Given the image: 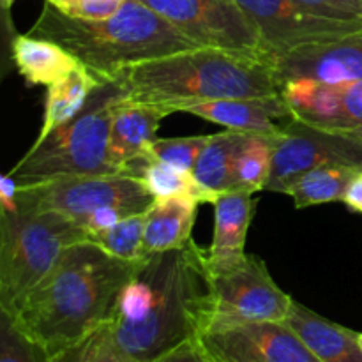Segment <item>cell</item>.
<instances>
[{
	"instance_id": "18",
	"label": "cell",
	"mask_w": 362,
	"mask_h": 362,
	"mask_svg": "<svg viewBox=\"0 0 362 362\" xmlns=\"http://www.w3.org/2000/svg\"><path fill=\"white\" fill-rule=\"evenodd\" d=\"M285 322L320 362H362L359 332L320 317L297 300L292 303Z\"/></svg>"
},
{
	"instance_id": "1",
	"label": "cell",
	"mask_w": 362,
	"mask_h": 362,
	"mask_svg": "<svg viewBox=\"0 0 362 362\" xmlns=\"http://www.w3.org/2000/svg\"><path fill=\"white\" fill-rule=\"evenodd\" d=\"M211 303L207 251L191 239L182 247L145 255L138 262L108 327L126 356L154 362L198 339L211 320Z\"/></svg>"
},
{
	"instance_id": "10",
	"label": "cell",
	"mask_w": 362,
	"mask_h": 362,
	"mask_svg": "<svg viewBox=\"0 0 362 362\" xmlns=\"http://www.w3.org/2000/svg\"><path fill=\"white\" fill-rule=\"evenodd\" d=\"M257 27L265 60L286 55L304 46L329 42L362 28L313 14L297 0H239Z\"/></svg>"
},
{
	"instance_id": "32",
	"label": "cell",
	"mask_w": 362,
	"mask_h": 362,
	"mask_svg": "<svg viewBox=\"0 0 362 362\" xmlns=\"http://www.w3.org/2000/svg\"><path fill=\"white\" fill-rule=\"evenodd\" d=\"M154 362H214V361L204 352V349H202V346L198 345L197 339H194V341L184 343L182 346L172 350V352L159 357V359Z\"/></svg>"
},
{
	"instance_id": "28",
	"label": "cell",
	"mask_w": 362,
	"mask_h": 362,
	"mask_svg": "<svg viewBox=\"0 0 362 362\" xmlns=\"http://www.w3.org/2000/svg\"><path fill=\"white\" fill-rule=\"evenodd\" d=\"M209 136H184V138H156L148 145L145 154L152 159L173 166L177 170L191 173L194 163L200 158Z\"/></svg>"
},
{
	"instance_id": "27",
	"label": "cell",
	"mask_w": 362,
	"mask_h": 362,
	"mask_svg": "<svg viewBox=\"0 0 362 362\" xmlns=\"http://www.w3.org/2000/svg\"><path fill=\"white\" fill-rule=\"evenodd\" d=\"M46 362H136L120 350L108 324L74 343L69 349L46 357Z\"/></svg>"
},
{
	"instance_id": "22",
	"label": "cell",
	"mask_w": 362,
	"mask_h": 362,
	"mask_svg": "<svg viewBox=\"0 0 362 362\" xmlns=\"http://www.w3.org/2000/svg\"><path fill=\"white\" fill-rule=\"evenodd\" d=\"M244 134L240 131L226 129L223 133L209 134V140L197 159L193 168V177L209 194L216 197L228 193L233 187V165L235 154L243 141Z\"/></svg>"
},
{
	"instance_id": "31",
	"label": "cell",
	"mask_w": 362,
	"mask_h": 362,
	"mask_svg": "<svg viewBox=\"0 0 362 362\" xmlns=\"http://www.w3.org/2000/svg\"><path fill=\"white\" fill-rule=\"evenodd\" d=\"M313 14L343 23L362 25V0H297Z\"/></svg>"
},
{
	"instance_id": "17",
	"label": "cell",
	"mask_w": 362,
	"mask_h": 362,
	"mask_svg": "<svg viewBox=\"0 0 362 362\" xmlns=\"http://www.w3.org/2000/svg\"><path fill=\"white\" fill-rule=\"evenodd\" d=\"M214 205V235L207 250L209 267H223L246 255V239L250 232L257 202L244 191H228L212 202Z\"/></svg>"
},
{
	"instance_id": "5",
	"label": "cell",
	"mask_w": 362,
	"mask_h": 362,
	"mask_svg": "<svg viewBox=\"0 0 362 362\" xmlns=\"http://www.w3.org/2000/svg\"><path fill=\"white\" fill-rule=\"evenodd\" d=\"M124 94L120 81L99 85L73 120L35 140L7 175L18 186H35L69 177L117 173L108 163L110 127L115 103Z\"/></svg>"
},
{
	"instance_id": "36",
	"label": "cell",
	"mask_w": 362,
	"mask_h": 362,
	"mask_svg": "<svg viewBox=\"0 0 362 362\" xmlns=\"http://www.w3.org/2000/svg\"><path fill=\"white\" fill-rule=\"evenodd\" d=\"M357 339H359V345H361V349H362V332H359V336H357Z\"/></svg>"
},
{
	"instance_id": "13",
	"label": "cell",
	"mask_w": 362,
	"mask_h": 362,
	"mask_svg": "<svg viewBox=\"0 0 362 362\" xmlns=\"http://www.w3.org/2000/svg\"><path fill=\"white\" fill-rule=\"evenodd\" d=\"M281 95L293 119L308 126L332 133H346L362 126V81L288 80L281 83Z\"/></svg>"
},
{
	"instance_id": "21",
	"label": "cell",
	"mask_w": 362,
	"mask_h": 362,
	"mask_svg": "<svg viewBox=\"0 0 362 362\" xmlns=\"http://www.w3.org/2000/svg\"><path fill=\"white\" fill-rule=\"evenodd\" d=\"M101 83L105 81L99 80L95 74H92L87 67L80 64L67 76L49 85L46 92L45 119H42L37 140H42L57 127L73 120Z\"/></svg>"
},
{
	"instance_id": "23",
	"label": "cell",
	"mask_w": 362,
	"mask_h": 362,
	"mask_svg": "<svg viewBox=\"0 0 362 362\" xmlns=\"http://www.w3.org/2000/svg\"><path fill=\"white\" fill-rule=\"evenodd\" d=\"M124 173L140 180L154 198L191 197L200 204H212L214 198L194 180L193 173L182 172L173 166L144 154L124 168Z\"/></svg>"
},
{
	"instance_id": "14",
	"label": "cell",
	"mask_w": 362,
	"mask_h": 362,
	"mask_svg": "<svg viewBox=\"0 0 362 362\" xmlns=\"http://www.w3.org/2000/svg\"><path fill=\"white\" fill-rule=\"evenodd\" d=\"M269 64L281 83L288 80L320 83L362 81V28L334 41L293 49Z\"/></svg>"
},
{
	"instance_id": "9",
	"label": "cell",
	"mask_w": 362,
	"mask_h": 362,
	"mask_svg": "<svg viewBox=\"0 0 362 362\" xmlns=\"http://www.w3.org/2000/svg\"><path fill=\"white\" fill-rule=\"evenodd\" d=\"M161 14L198 48L265 60L257 27L239 0H140Z\"/></svg>"
},
{
	"instance_id": "3",
	"label": "cell",
	"mask_w": 362,
	"mask_h": 362,
	"mask_svg": "<svg viewBox=\"0 0 362 362\" xmlns=\"http://www.w3.org/2000/svg\"><path fill=\"white\" fill-rule=\"evenodd\" d=\"M27 34L66 48L101 81H120L136 64L198 48L140 0H127L115 14L103 20L66 16L46 2Z\"/></svg>"
},
{
	"instance_id": "8",
	"label": "cell",
	"mask_w": 362,
	"mask_h": 362,
	"mask_svg": "<svg viewBox=\"0 0 362 362\" xmlns=\"http://www.w3.org/2000/svg\"><path fill=\"white\" fill-rule=\"evenodd\" d=\"M212 303L207 329L243 322H285L293 299L272 279L257 255L211 269ZM205 329V331H207Z\"/></svg>"
},
{
	"instance_id": "19",
	"label": "cell",
	"mask_w": 362,
	"mask_h": 362,
	"mask_svg": "<svg viewBox=\"0 0 362 362\" xmlns=\"http://www.w3.org/2000/svg\"><path fill=\"white\" fill-rule=\"evenodd\" d=\"M200 202L191 197L156 198L144 212L145 255L182 247L191 240Z\"/></svg>"
},
{
	"instance_id": "34",
	"label": "cell",
	"mask_w": 362,
	"mask_h": 362,
	"mask_svg": "<svg viewBox=\"0 0 362 362\" xmlns=\"http://www.w3.org/2000/svg\"><path fill=\"white\" fill-rule=\"evenodd\" d=\"M345 134V136L352 138V140L359 141V144H362V126L357 127V129H352V131H346V133H341Z\"/></svg>"
},
{
	"instance_id": "16",
	"label": "cell",
	"mask_w": 362,
	"mask_h": 362,
	"mask_svg": "<svg viewBox=\"0 0 362 362\" xmlns=\"http://www.w3.org/2000/svg\"><path fill=\"white\" fill-rule=\"evenodd\" d=\"M170 113L158 105L133 101L126 94L115 103L110 127L108 163L117 173L147 152L163 119Z\"/></svg>"
},
{
	"instance_id": "25",
	"label": "cell",
	"mask_w": 362,
	"mask_h": 362,
	"mask_svg": "<svg viewBox=\"0 0 362 362\" xmlns=\"http://www.w3.org/2000/svg\"><path fill=\"white\" fill-rule=\"evenodd\" d=\"M362 168L349 165H327L318 166L303 173L292 186L288 187L286 194L293 200L297 209H306L311 205L331 204V202H341L350 180Z\"/></svg>"
},
{
	"instance_id": "29",
	"label": "cell",
	"mask_w": 362,
	"mask_h": 362,
	"mask_svg": "<svg viewBox=\"0 0 362 362\" xmlns=\"http://www.w3.org/2000/svg\"><path fill=\"white\" fill-rule=\"evenodd\" d=\"M0 362H46V356L0 310Z\"/></svg>"
},
{
	"instance_id": "4",
	"label": "cell",
	"mask_w": 362,
	"mask_h": 362,
	"mask_svg": "<svg viewBox=\"0 0 362 362\" xmlns=\"http://www.w3.org/2000/svg\"><path fill=\"white\" fill-rule=\"evenodd\" d=\"M120 83L126 98L161 106L170 115L189 103L281 92V81L267 60L214 48L182 49L136 64Z\"/></svg>"
},
{
	"instance_id": "2",
	"label": "cell",
	"mask_w": 362,
	"mask_h": 362,
	"mask_svg": "<svg viewBox=\"0 0 362 362\" xmlns=\"http://www.w3.org/2000/svg\"><path fill=\"white\" fill-rule=\"evenodd\" d=\"M138 262L120 260L88 240L67 247L48 274L11 310L14 325L52 357L110 324Z\"/></svg>"
},
{
	"instance_id": "6",
	"label": "cell",
	"mask_w": 362,
	"mask_h": 362,
	"mask_svg": "<svg viewBox=\"0 0 362 362\" xmlns=\"http://www.w3.org/2000/svg\"><path fill=\"white\" fill-rule=\"evenodd\" d=\"M85 230L52 211H0V310H11L41 281Z\"/></svg>"
},
{
	"instance_id": "11",
	"label": "cell",
	"mask_w": 362,
	"mask_h": 362,
	"mask_svg": "<svg viewBox=\"0 0 362 362\" xmlns=\"http://www.w3.org/2000/svg\"><path fill=\"white\" fill-rule=\"evenodd\" d=\"M327 165L362 168V144L341 133L318 129L292 119L286 122L276 145L272 172L265 189L286 194L303 173Z\"/></svg>"
},
{
	"instance_id": "15",
	"label": "cell",
	"mask_w": 362,
	"mask_h": 362,
	"mask_svg": "<svg viewBox=\"0 0 362 362\" xmlns=\"http://www.w3.org/2000/svg\"><path fill=\"white\" fill-rule=\"evenodd\" d=\"M180 113H191L209 122L225 126L226 129L250 134L281 136L286 122L293 119L292 110L279 94L258 98H230L214 101L189 103L179 108Z\"/></svg>"
},
{
	"instance_id": "7",
	"label": "cell",
	"mask_w": 362,
	"mask_h": 362,
	"mask_svg": "<svg viewBox=\"0 0 362 362\" xmlns=\"http://www.w3.org/2000/svg\"><path fill=\"white\" fill-rule=\"evenodd\" d=\"M154 200L140 180L120 172L18 186L14 209L59 212L81 226L87 237V233L108 228L127 216L141 214Z\"/></svg>"
},
{
	"instance_id": "33",
	"label": "cell",
	"mask_w": 362,
	"mask_h": 362,
	"mask_svg": "<svg viewBox=\"0 0 362 362\" xmlns=\"http://www.w3.org/2000/svg\"><path fill=\"white\" fill-rule=\"evenodd\" d=\"M343 204L350 209L352 212L362 214V170L356 173L352 180H350L349 187H346L345 194H343Z\"/></svg>"
},
{
	"instance_id": "12",
	"label": "cell",
	"mask_w": 362,
	"mask_h": 362,
	"mask_svg": "<svg viewBox=\"0 0 362 362\" xmlns=\"http://www.w3.org/2000/svg\"><path fill=\"white\" fill-rule=\"evenodd\" d=\"M197 341L214 362H320L286 322L219 325Z\"/></svg>"
},
{
	"instance_id": "35",
	"label": "cell",
	"mask_w": 362,
	"mask_h": 362,
	"mask_svg": "<svg viewBox=\"0 0 362 362\" xmlns=\"http://www.w3.org/2000/svg\"><path fill=\"white\" fill-rule=\"evenodd\" d=\"M13 4H14V0H2V6H4V9H6V11H9Z\"/></svg>"
},
{
	"instance_id": "24",
	"label": "cell",
	"mask_w": 362,
	"mask_h": 362,
	"mask_svg": "<svg viewBox=\"0 0 362 362\" xmlns=\"http://www.w3.org/2000/svg\"><path fill=\"white\" fill-rule=\"evenodd\" d=\"M281 136L267 134H244L235 154L232 191L258 193L265 189L274 163V152Z\"/></svg>"
},
{
	"instance_id": "20",
	"label": "cell",
	"mask_w": 362,
	"mask_h": 362,
	"mask_svg": "<svg viewBox=\"0 0 362 362\" xmlns=\"http://www.w3.org/2000/svg\"><path fill=\"white\" fill-rule=\"evenodd\" d=\"M13 60L28 85L49 87L80 66L76 59L49 39L23 34L13 41Z\"/></svg>"
},
{
	"instance_id": "26",
	"label": "cell",
	"mask_w": 362,
	"mask_h": 362,
	"mask_svg": "<svg viewBox=\"0 0 362 362\" xmlns=\"http://www.w3.org/2000/svg\"><path fill=\"white\" fill-rule=\"evenodd\" d=\"M144 230L145 216L141 212V214L127 216L108 228L87 233L85 240L95 244L103 251L120 260L136 262L145 257Z\"/></svg>"
},
{
	"instance_id": "30",
	"label": "cell",
	"mask_w": 362,
	"mask_h": 362,
	"mask_svg": "<svg viewBox=\"0 0 362 362\" xmlns=\"http://www.w3.org/2000/svg\"><path fill=\"white\" fill-rule=\"evenodd\" d=\"M62 14L78 20H103L115 14L127 0H46Z\"/></svg>"
}]
</instances>
